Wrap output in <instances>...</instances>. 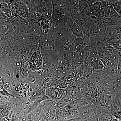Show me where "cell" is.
<instances>
[{
  "label": "cell",
  "mask_w": 121,
  "mask_h": 121,
  "mask_svg": "<svg viewBox=\"0 0 121 121\" xmlns=\"http://www.w3.org/2000/svg\"><path fill=\"white\" fill-rule=\"evenodd\" d=\"M79 10L81 13L87 17H90L91 7L93 3L92 1H78Z\"/></svg>",
  "instance_id": "cell-1"
},
{
  "label": "cell",
  "mask_w": 121,
  "mask_h": 121,
  "mask_svg": "<svg viewBox=\"0 0 121 121\" xmlns=\"http://www.w3.org/2000/svg\"><path fill=\"white\" fill-rule=\"evenodd\" d=\"M71 30L72 33L77 38L84 39V34L82 30L76 22H74L72 24Z\"/></svg>",
  "instance_id": "cell-2"
},
{
  "label": "cell",
  "mask_w": 121,
  "mask_h": 121,
  "mask_svg": "<svg viewBox=\"0 0 121 121\" xmlns=\"http://www.w3.org/2000/svg\"><path fill=\"white\" fill-rule=\"evenodd\" d=\"M99 24L100 26L99 27L103 28L111 27L113 26V21L112 19L104 17L102 18Z\"/></svg>",
  "instance_id": "cell-3"
},
{
  "label": "cell",
  "mask_w": 121,
  "mask_h": 121,
  "mask_svg": "<svg viewBox=\"0 0 121 121\" xmlns=\"http://www.w3.org/2000/svg\"><path fill=\"white\" fill-rule=\"evenodd\" d=\"M111 2L115 11L121 17V0L112 1Z\"/></svg>",
  "instance_id": "cell-4"
},
{
  "label": "cell",
  "mask_w": 121,
  "mask_h": 121,
  "mask_svg": "<svg viewBox=\"0 0 121 121\" xmlns=\"http://www.w3.org/2000/svg\"><path fill=\"white\" fill-rule=\"evenodd\" d=\"M85 41V39H84L77 38L75 40L76 48L78 50H81L84 47Z\"/></svg>",
  "instance_id": "cell-5"
},
{
  "label": "cell",
  "mask_w": 121,
  "mask_h": 121,
  "mask_svg": "<svg viewBox=\"0 0 121 121\" xmlns=\"http://www.w3.org/2000/svg\"><path fill=\"white\" fill-rule=\"evenodd\" d=\"M95 62H94V68L96 69H101L103 67V63L99 59H96L95 60Z\"/></svg>",
  "instance_id": "cell-6"
},
{
  "label": "cell",
  "mask_w": 121,
  "mask_h": 121,
  "mask_svg": "<svg viewBox=\"0 0 121 121\" xmlns=\"http://www.w3.org/2000/svg\"><path fill=\"white\" fill-rule=\"evenodd\" d=\"M0 121H8L6 120V119H5L4 118H0Z\"/></svg>",
  "instance_id": "cell-7"
}]
</instances>
